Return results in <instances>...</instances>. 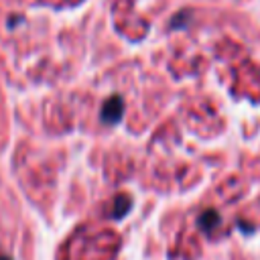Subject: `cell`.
Segmentation results:
<instances>
[{
    "label": "cell",
    "instance_id": "277c9868",
    "mask_svg": "<svg viewBox=\"0 0 260 260\" xmlns=\"http://www.w3.org/2000/svg\"><path fill=\"white\" fill-rule=\"evenodd\" d=\"M0 260H10V258L8 256H0Z\"/></svg>",
    "mask_w": 260,
    "mask_h": 260
},
{
    "label": "cell",
    "instance_id": "6da1fadb",
    "mask_svg": "<svg viewBox=\"0 0 260 260\" xmlns=\"http://www.w3.org/2000/svg\"><path fill=\"white\" fill-rule=\"evenodd\" d=\"M122 112H124V102L120 95H112L104 108H102V120L108 124H118L122 120Z\"/></svg>",
    "mask_w": 260,
    "mask_h": 260
},
{
    "label": "cell",
    "instance_id": "3957f363",
    "mask_svg": "<svg viewBox=\"0 0 260 260\" xmlns=\"http://www.w3.org/2000/svg\"><path fill=\"white\" fill-rule=\"evenodd\" d=\"M130 205H132V201L128 199V197H124V195H120V197H116V209H114V217H122L128 209H130Z\"/></svg>",
    "mask_w": 260,
    "mask_h": 260
},
{
    "label": "cell",
    "instance_id": "7a4b0ae2",
    "mask_svg": "<svg viewBox=\"0 0 260 260\" xmlns=\"http://www.w3.org/2000/svg\"><path fill=\"white\" fill-rule=\"evenodd\" d=\"M217 221H219V217H217V213L213 209H207V211H203L199 215V228L205 230V232H211Z\"/></svg>",
    "mask_w": 260,
    "mask_h": 260
}]
</instances>
